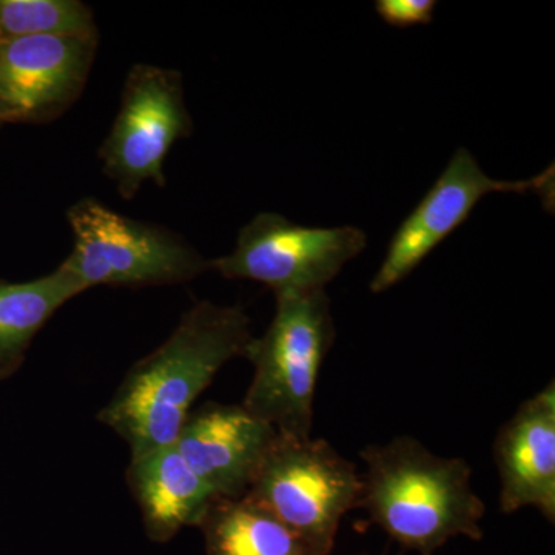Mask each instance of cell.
Segmentation results:
<instances>
[{
	"label": "cell",
	"mask_w": 555,
	"mask_h": 555,
	"mask_svg": "<svg viewBox=\"0 0 555 555\" xmlns=\"http://www.w3.org/2000/svg\"><path fill=\"white\" fill-rule=\"evenodd\" d=\"M250 326L243 306L195 302L170 337L127 371L98 422L126 441L130 456L173 444L222 366L246 356Z\"/></svg>",
	"instance_id": "obj_1"
},
{
	"label": "cell",
	"mask_w": 555,
	"mask_h": 555,
	"mask_svg": "<svg viewBox=\"0 0 555 555\" xmlns=\"http://www.w3.org/2000/svg\"><path fill=\"white\" fill-rule=\"evenodd\" d=\"M360 456L366 469L358 509L398 545L436 555L456 537L483 540L486 506L466 460L434 454L408 436L369 444Z\"/></svg>",
	"instance_id": "obj_2"
},
{
	"label": "cell",
	"mask_w": 555,
	"mask_h": 555,
	"mask_svg": "<svg viewBox=\"0 0 555 555\" xmlns=\"http://www.w3.org/2000/svg\"><path fill=\"white\" fill-rule=\"evenodd\" d=\"M275 315L261 337L248 343L254 366L243 406L286 437H312L321 367L335 341L326 291L280 295Z\"/></svg>",
	"instance_id": "obj_3"
},
{
	"label": "cell",
	"mask_w": 555,
	"mask_h": 555,
	"mask_svg": "<svg viewBox=\"0 0 555 555\" xmlns=\"http://www.w3.org/2000/svg\"><path fill=\"white\" fill-rule=\"evenodd\" d=\"M67 221L73 248L61 268L83 292L178 286L210 270V261L173 230L126 217L93 196L69 206Z\"/></svg>",
	"instance_id": "obj_4"
},
{
	"label": "cell",
	"mask_w": 555,
	"mask_h": 555,
	"mask_svg": "<svg viewBox=\"0 0 555 555\" xmlns=\"http://www.w3.org/2000/svg\"><path fill=\"white\" fill-rule=\"evenodd\" d=\"M361 474L324 438L278 434L246 496L264 506L318 555L334 551L343 518L358 509Z\"/></svg>",
	"instance_id": "obj_5"
},
{
	"label": "cell",
	"mask_w": 555,
	"mask_h": 555,
	"mask_svg": "<svg viewBox=\"0 0 555 555\" xmlns=\"http://www.w3.org/2000/svg\"><path fill=\"white\" fill-rule=\"evenodd\" d=\"M193 133L182 73L137 64L124 82L118 115L98 150L102 173L124 199H133L145 182L167 185V156L179 139Z\"/></svg>",
	"instance_id": "obj_6"
},
{
	"label": "cell",
	"mask_w": 555,
	"mask_h": 555,
	"mask_svg": "<svg viewBox=\"0 0 555 555\" xmlns=\"http://www.w3.org/2000/svg\"><path fill=\"white\" fill-rule=\"evenodd\" d=\"M366 233L352 225L305 228L283 215L259 214L240 230L232 254L211 259L228 280H250L280 295L326 291L347 262L366 248Z\"/></svg>",
	"instance_id": "obj_7"
},
{
	"label": "cell",
	"mask_w": 555,
	"mask_h": 555,
	"mask_svg": "<svg viewBox=\"0 0 555 555\" xmlns=\"http://www.w3.org/2000/svg\"><path fill=\"white\" fill-rule=\"evenodd\" d=\"M539 193L547 210L554 207V167L524 181L488 177L473 153L459 149L425 198L401 222L386 257L371 281L372 294H383L409 275L454 233L491 193Z\"/></svg>",
	"instance_id": "obj_8"
},
{
	"label": "cell",
	"mask_w": 555,
	"mask_h": 555,
	"mask_svg": "<svg viewBox=\"0 0 555 555\" xmlns=\"http://www.w3.org/2000/svg\"><path fill=\"white\" fill-rule=\"evenodd\" d=\"M100 38L0 39V122L47 124L76 104Z\"/></svg>",
	"instance_id": "obj_9"
},
{
	"label": "cell",
	"mask_w": 555,
	"mask_h": 555,
	"mask_svg": "<svg viewBox=\"0 0 555 555\" xmlns=\"http://www.w3.org/2000/svg\"><path fill=\"white\" fill-rule=\"evenodd\" d=\"M276 436L243 404L207 401L190 411L173 444L215 495L241 499Z\"/></svg>",
	"instance_id": "obj_10"
},
{
	"label": "cell",
	"mask_w": 555,
	"mask_h": 555,
	"mask_svg": "<svg viewBox=\"0 0 555 555\" xmlns=\"http://www.w3.org/2000/svg\"><path fill=\"white\" fill-rule=\"evenodd\" d=\"M499 507L514 514L539 511L555 524V383L518 406L494 441Z\"/></svg>",
	"instance_id": "obj_11"
},
{
	"label": "cell",
	"mask_w": 555,
	"mask_h": 555,
	"mask_svg": "<svg viewBox=\"0 0 555 555\" xmlns=\"http://www.w3.org/2000/svg\"><path fill=\"white\" fill-rule=\"evenodd\" d=\"M126 483L141 511L145 535L153 543H169L182 529L198 528L217 499L175 444L131 455Z\"/></svg>",
	"instance_id": "obj_12"
},
{
	"label": "cell",
	"mask_w": 555,
	"mask_h": 555,
	"mask_svg": "<svg viewBox=\"0 0 555 555\" xmlns=\"http://www.w3.org/2000/svg\"><path fill=\"white\" fill-rule=\"evenodd\" d=\"M80 294L78 281L61 266L24 283L0 280V383L20 371L36 335Z\"/></svg>",
	"instance_id": "obj_13"
},
{
	"label": "cell",
	"mask_w": 555,
	"mask_h": 555,
	"mask_svg": "<svg viewBox=\"0 0 555 555\" xmlns=\"http://www.w3.org/2000/svg\"><path fill=\"white\" fill-rule=\"evenodd\" d=\"M206 555H318L264 506L217 496L198 526Z\"/></svg>",
	"instance_id": "obj_14"
},
{
	"label": "cell",
	"mask_w": 555,
	"mask_h": 555,
	"mask_svg": "<svg viewBox=\"0 0 555 555\" xmlns=\"http://www.w3.org/2000/svg\"><path fill=\"white\" fill-rule=\"evenodd\" d=\"M100 38L91 7L80 0H0V39Z\"/></svg>",
	"instance_id": "obj_15"
},
{
	"label": "cell",
	"mask_w": 555,
	"mask_h": 555,
	"mask_svg": "<svg viewBox=\"0 0 555 555\" xmlns=\"http://www.w3.org/2000/svg\"><path fill=\"white\" fill-rule=\"evenodd\" d=\"M436 0H378L375 11L390 27L409 28L434 20Z\"/></svg>",
	"instance_id": "obj_16"
},
{
	"label": "cell",
	"mask_w": 555,
	"mask_h": 555,
	"mask_svg": "<svg viewBox=\"0 0 555 555\" xmlns=\"http://www.w3.org/2000/svg\"><path fill=\"white\" fill-rule=\"evenodd\" d=\"M357 555H369V554H357Z\"/></svg>",
	"instance_id": "obj_17"
}]
</instances>
